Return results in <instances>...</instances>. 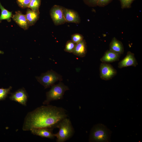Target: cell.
I'll return each mask as SVG.
<instances>
[{"instance_id": "1", "label": "cell", "mask_w": 142, "mask_h": 142, "mask_svg": "<svg viewBox=\"0 0 142 142\" xmlns=\"http://www.w3.org/2000/svg\"><path fill=\"white\" fill-rule=\"evenodd\" d=\"M64 108L47 105L42 106L28 113L24 119L23 131L43 128L54 129L57 123L67 117Z\"/></svg>"}, {"instance_id": "2", "label": "cell", "mask_w": 142, "mask_h": 142, "mask_svg": "<svg viewBox=\"0 0 142 142\" xmlns=\"http://www.w3.org/2000/svg\"><path fill=\"white\" fill-rule=\"evenodd\" d=\"M55 128L59 129L58 132L54 134L55 137L57 138V142L65 141L71 138L74 133L71 122L67 117L58 122L56 125Z\"/></svg>"}, {"instance_id": "3", "label": "cell", "mask_w": 142, "mask_h": 142, "mask_svg": "<svg viewBox=\"0 0 142 142\" xmlns=\"http://www.w3.org/2000/svg\"><path fill=\"white\" fill-rule=\"evenodd\" d=\"M111 131L107 127L102 124L95 125L90 133L89 142H109Z\"/></svg>"}, {"instance_id": "4", "label": "cell", "mask_w": 142, "mask_h": 142, "mask_svg": "<svg viewBox=\"0 0 142 142\" xmlns=\"http://www.w3.org/2000/svg\"><path fill=\"white\" fill-rule=\"evenodd\" d=\"M69 90L68 87L61 81L58 84H54L50 90L46 92V99L43 104L48 105L51 101L62 99L65 92Z\"/></svg>"}, {"instance_id": "5", "label": "cell", "mask_w": 142, "mask_h": 142, "mask_svg": "<svg viewBox=\"0 0 142 142\" xmlns=\"http://www.w3.org/2000/svg\"><path fill=\"white\" fill-rule=\"evenodd\" d=\"M36 78L45 89L52 86L58 81L63 80L62 76L52 70L42 74L40 76L37 77Z\"/></svg>"}, {"instance_id": "6", "label": "cell", "mask_w": 142, "mask_h": 142, "mask_svg": "<svg viewBox=\"0 0 142 142\" xmlns=\"http://www.w3.org/2000/svg\"><path fill=\"white\" fill-rule=\"evenodd\" d=\"M63 7L55 5L50 10V17L54 24L56 26L62 24L66 22L63 13Z\"/></svg>"}, {"instance_id": "7", "label": "cell", "mask_w": 142, "mask_h": 142, "mask_svg": "<svg viewBox=\"0 0 142 142\" xmlns=\"http://www.w3.org/2000/svg\"><path fill=\"white\" fill-rule=\"evenodd\" d=\"M100 76L103 80H108L111 79L117 73L116 70L109 63L102 62L99 68Z\"/></svg>"}, {"instance_id": "8", "label": "cell", "mask_w": 142, "mask_h": 142, "mask_svg": "<svg viewBox=\"0 0 142 142\" xmlns=\"http://www.w3.org/2000/svg\"><path fill=\"white\" fill-rule=\"evenodd\" d=\"M28 96L24 88L19 89L11 93L9 99L24 106H26Z\"/></svg>"}, {"instance_id": "9", "label": "cell", "mask_w": 142, "mask_h": 142, "mask_svg": "<svg viewBox=\"0 0 142 142\" xmlns=\"http://www.w3.org/2000/svg\"><path fill=\"white\" fill-rule=\"evenodd\" d=\"M138 64L134 54L128 51L125 58L119 63L118 67L121 69L130 66L135 67Z\"/></svg>"}, {"instance_id": "10", "label": "cell", "mask_w": 142, "mask_h": 142, "mask_svg": "<svg viewBox=\"0 0 142 142\" xmlns=\"http://www.w3.org/2000/svg\"><path fill=\"white\" fill-rule=\"evenodd\" d=\"M63 13L66 22L79 23L80 17L77 12L74 10L63 7Z\"/></svg>"}, {"instance_id": "11", "label": "cell", "mask_w": 142, "mask_h": 142, "mask_svg": "<svg viewBox=\"0 0 142 142\" xmlns=\"http://www.w3.org/2000/svg\"><path fill=\"white\" fill-rule=\"evenodd\" d=\"M12 18L20 27L24 30L27 29L30 26L25 15L20 11L16 12L15 14L12 16Z\"/></svg>"}, {"instance_id": "12", "label": "cell", "mask_w": 142, "mask_h": 142, "mask_svg": "<svg viewBox=\"0 0 142 142\" xmlns=\"http://www.w3.org/2000/svg\"><path fill=\"white\" fill-rule=\"evenodd\" d=\"M53 129L52 128H43L33 129L30 131L33 135L42 137L53 139L55 137L54 134L53 132Z\"/></svg>"}, {"instance_id": "13", "label": "cell", "mask_w": 142, "mask_h": 142, "mask_svg": "<svg viewBox=\"0 0 142 142\" xmlns=\"http://www.w3.org/2000/svg\"><path fill=\"white\" fill-rule=\"evenodd\" d=\"M120 54L107 50L100 59L102 62L109 63L116 61L119 60L120 57Z\"/></svg>"}, {"instance_id": "14", "label": "cell", "mask_w": 142, "mask_h": 142, "mask_svg": "<svg viewBox=\"0 0 142 142\" xmlns=\"http://www.w3.org/2000/svg\"><path fill=\"white\" fill-rule=\"evenodd\" d=\"M87 52V46L85 40L83 39L76 44L72 52L74 55L81 57H85Z\"/></svg>"}, {"instance_id": "15", "label": "cell", "mask_w": 142, "mask_h": 142, "mask_svg": "<svg viewBox=\"0 0 142 142\" xmlns=\"http://www.w3.org/2000/svg\"><path fill=\"white\" fill-rule=\"evenodd\" d=\"M109 50L121 54L123 53L124 48L122 42L115 38L114 37L110 43Z\"/></svg>"}, {"instance_id": "16", "label": "cell", "mask_w": 142, "mask_h": 142, "mask_svg": "<svg viewBox=\"0 0 142 142\" xmlns=\"http://www.w3.org/2000/svg\"><path fill=\"white\" fill-rule=\"evenodd\" d=\"M39 11H34L29 8L27 9L25 15L29 26L35 24L39 18Z\"/></svg>"}, {"instance_id": "17", "label": "cell", "mask_w": 142, "mask_h": 142, "mask_svg": "<svg viewBox=\"0 0 142 142\" xmlns=\"http://www.w3.org/2000/svg\"><path fill=\"white\" fill-rule=\"evenodd\" d=\"M0 9L1 13L0 15V23L3 20H6L8 22L11 21V18L12 16V12L6 9L2 6L0 2Z\"/></svg>"}, {"instance_id": "18", "label": "cell", "mask_w": 142, "mask_h": 142, "mask_svg": "<svg viewBox=\"0 0 142 142\" xmlns=\"http://www.w3.org/2000/svg\"><path fill=\"white\" fill-rule=\"evenodd\" d=\"M40 3L41 0H31L28 8L33 11H39Z\"/></svg>"}, {"instance_id": "19", "label": "cell", "mask_w": 142, "mask_h": 142, "mask_svg": "<svg viewBox=\"0 0 142 142\" xmlns=\"http://www.w3.org/2000/svg\"><path fill=\"white\" fill-rule=\"evenodd\" d=\"M12 88L11 86H10L7 88H0V101L4 100L10 93Z\"/></svg>"}, {"instance_id": "20", "label": "cell", "mask_w": 142, "mask_h": 142, "mask_svg": "<svg viewBox=\"0 0 142 142\" xmlns=\"http://www.w3.org/2000/svg\"><path fill=\"white\" fill-rule=\"evenodd\" d=\"M76 44V43L72 40L68 41L65 45L64 51L69 53H72L75 48Z\"/></svg>"}, {"instance_id": "21", "label": "cell", "mask_w": 142, "mask_h": 142, "mask_svg": "<svg viewBox=\"0 0 142 142\" xmlns=\"http://www.w3.org/2000/svg\"><path fill=\"white\" fill-rule=\"evenodd\" d=\"M71 40L76 44L79 42L84 39L83 36L82 34L78 33L72 34L71 36Z\"/></svg>"}, {"instance_id": "22", "label": "cell", "mask_w": 142, "mask_h": 142, "mask_svg": "<svg viewBox=\"0 0 142 142\" xmlns=\"http://www.w3.org/2000/svg\"><path fill=\"white\" fill-rule=\"evenodd\" d=\"M18 6L22 8L28 7L31 0H16Z\"/></svg>"}, {"instance_id": "23", "label": "cell", "mask_w": 142, "mask_h": 142, "mask_svg": "<svg viewBox=\"0 0 142 142\" xmlns=\"http://www.w3.org/2000/svg\"><path fill=\"white\" fill-rule=\"evenodd\" d=\"M122 8H129L131 7V3L135 0H119Z\"/></svg>"}, {"instance_id": "24", "label": "cell", "mask_w": 142, "mask_h": 142, "mask_svg": "<svg viewBox=\"0 0 142 142\" xmlns=\"http://www.w3.org/2000/svg\"><path fill=\"white\" fill-rule=\"evenodd\" d=\"M113 0H98L97 5L100 7H104L108 4Z\"/></svg>"}, {"instance_id": "25", "label": "cell", "mask_w": 142, "mask_h": 142, "mask_svg": "<svg viewBox=\"0 0 142 142\" xmlns=\"http://www.w3.org/2000/svg\"><path fill=\"white\" fill-rule=\"evenodd\" d=\"M89 4L93 5H97L98 0H86Z\"/></svg>"}, {"instance_id": "26", "label": "cell", "mask_w": 142, "mask_h": 142, "mask_svg": "<svg viewBox=\"0 0 142 142\" xmlns=\"http://www.w3.org/2000/svg\"><path fill=\"white\" fill-rule=\"evenodd\" d=\"M4 54L3 52L0 50V54Z\"/></svg>"}]
</instances>
